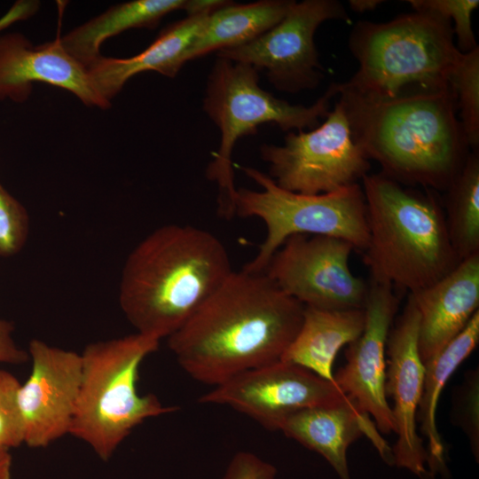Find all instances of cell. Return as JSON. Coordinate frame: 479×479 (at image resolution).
Wrapping results in <instances>:
<instances>
[{"label": "cell", "instance_id": "obj_30", "mask_svg": "<svg viewBox=\"0 0 479 479\" xmlns=\"http://www.w3.org/2000/svg\"><path fill=\"white\" fill-rule=\"evenodd\" d=\"M276 467L248 452H237L230 461L223 479H275Z\"/></svg>", "mask_w": 479, "mask_h": 479}, {"label": "cell", "instance_id": "obj_18", "mask_svg": "<svg viewBox=\"0 0 479 479\" xmlns=\"http://www.w3.org/2000/svg\"><path fill=\"white\" fill-rule=\"evenodd\" d=\"M279 430L304 447L322 455L340 479H350L347 452L362 436L369 437L388 464H394L392 450L370 417L349 399L330 405L303 408L284 419Z\"/></svg>", "mask_w": 479, "mask_h": 479}, {"label": "cell", "instance_id": "obj_5", "mask_svg": "<svg viewBox=\"0 0 479 479\" xmlns=\"http://www.w3.org/2000/svg\"><path fill=\"white\" fill-rule=\"evenodd\" d=\"M453 35L450 20L426 12L413 11L388 22L359 21L349 37L358 68L341 84L375 97H392L409 88H449L462 54Z\"/></svg>", "mask_w": 479, "mask_h": 479}, {"label": "cell", "instance_id": "obj_3", "mask_svg": "<svg viewBox=\"0 0 479 479\" xmlns=\"http://www.w3.org/2000/svg\"><path fill=\"white\" fill-rule=\"evenodd\" d=\"M232 271L216 235L189 224H165L129 254L119 303L137 333L161 341L177 331Z\"/></svg>", "mask_w": 479, "mask_h": 479}, {"label": "cell", "instance_id": "obj_32", "mask_svg": "<svg viewBox=\"0 0 479 479\" xmlns=\"http://www.w3.org/2000/svg\"><path fill=\"white\" fill-rule=\"evenodd\" d=\"M37 1H18L12 8L0 19V31L4 30L11 24L27 19L33 15L38 9Z\"/></svg>", "mask_w": 479, "mask_h": 479}, {"label": "cell", "instance_id": "obj_33", "mask_svg": "<svg viewBox=\"0 0 479 479\" xmlns=\"http://www.w3.org/2000/svg\"><path fill=\"white\" fill-rule=\"evenodd\" d=\"M9 450L0 445V479H11L12 455Z\"/></svg>", "mask_w": 479, "mask_h": 479}, {"label": "cell", "instance_id": "obj_17", "mask_svg": "<svg viewBox=\"0 0 479 479\" xmlns=\"http://www.w3.org/2000/svg\"><path fill=\"white\" fill-rule=\"evenodd\" d=\"M409 294L419 313L418 349L425 364L479 310V254L460 261L429 287Z\"/></svg>", "mask_w": 479, "mask_h": 479}, {"label": "cell", "instance_id": "obj_14", "mask_svg": "<svg viewBox=\"0 0 479 479\" xmlns=\"http://www.w3.org/2000/svg\"><path fill=\"white\" fill-rule=\"evenodd\" d=\"M29 377L19 390L24 444L46 447L69 434L82 377L81 354L33 339Z\"/></svg>", "mask_w": 479, "mask_h": 479}, {"label": "cell", "instance_id": "obj_25", "mask_svg": "<svg viewBox=\"0 0 479 479\" xmlns=\"http://www.w3.org/2000/svg\"><path fill=\"white\" fill-rule=\"evenodd\" d=\"M449 83L453 92L460 124L469 148L479 146V47L462 53Z\"/></svg>", "mask_w": 479, "mask_h": 479}, {"label": "cell", "instance_id": "obj_16", "mask_svg": "<svg viewBox=\"0 0 479 479\" xmlns=\"http://www.w3.org/2000/svg\"><path fill=\"white\" fill-rule=\"evenodd\" d=\"M35 82L66 90L88 106H111L94 88L88 68L64 49L60 37L34 45L20 33L0 35V99L22 103Z\"/></svg>", "mask_w": 479, "mask_h": 479}, {"label": "cell", "instance_id": "obj_9", "mask_svg": "<svg viewBox=\"0 0 479 479\" xmlns=\"http://www.w3.org/2000/svg\"><path fill=\"white\" fill-rule=\"evenodd\" d=\"M326 118L310 131H289L283 145L261 146L262 159L269 163V176L279 187L319 194L357 184L368 174L369 160L353 140L339 100Z\"/></svg>", "mask_w": 479, "mask_h": 479}, {"label": "cell", "instance_id": "obj_1", "mask_svg": "<svg viewBox=\"0 0 479 479\" xmlns=\"http://www.w3.org/2000/svg\"><path fill=\"white\" fill-rule=\"evenodd\" d=\"M303 310L264 272L232 271L167 338L168 346L192 378L216 387L279 361L300 329Z\"/></svg>", "mask_w": 479, "mask_h": 479}, {"label": "cell", "instance_id": "obj_2", "mask_svg": "<svg viewBox=\"0 0 479 479\" xmlns=\"http://www.w3.org/2000/svg\"><path fill=\"white\" fill-rule=\"evenodd\" d=\"M338 95L353 140L383 174L400 184L447 190L469 153L451 86L375 97L339 82Z\"/></svg>", "mask_w": 479, "mask_h": 479}, {"label": "cell", "instance_id": "obj_4", "mask_svg": "<svg viewBox=\"0 0 479 479\" xmlns=\"http://www.w3.org/2000/svg\"><path fill=\"white\" fill-rule=\"evenodd\" d=\"M368 240L362 261L370 280L413 294L459 263L444 211L431 194L404 188L381 173L362 178Z\"/></svg>", "mask_w": 479, "mask_h": 479}, {"label": "cell", "instance_id": "obj_29", "mask_svg": "<svg viewBox=\"0 0 479 479\" xmlns=\"http://www.w3.org/2000/svg\"><path fill=\"white\" fill-rule=\"evenodd\" d=\"M20 385L13 374L0 370V445L8 449L24 444V425L18 398Z\"/></svg>", "mask_w": 479, "mask_h": 479}, {"label": "cell", "instance_id": "obj_20", "mask_svg": "<svg viewBox=\"0 0 479 479\" xmlns=\"http://www.w3.org/2000/svg\"><path fill=\"white\" fill-rule=\"evenodd\" d=\"M365 322L364 308L329 310L304 306L300 329L280 360L334 382L333 365L338 352L361 335Z\"/></svg>", "mask_w": 479, "mask_h": 479}, {"label": "cell", "instance_id": "obj_15", "mask_svg": "<svg viewBox=\"0 0 479 479\" xmlns=\"http://www.w3.org/2000/svg\"><path fill=\"white\" fill-rule=\"evenodd\" d=\"M419 313L408 294L406 304L389 331L386 354L385 393L391 408L397 442L394 463L420 479H435L428 470V456L417 430V414L422 395L424 363L418 349Z\"/></svg>", "mask_w": 479, "mask_h": 479}, {"label": "cell", "instance_id": "obj_27", "mask_svg": "<svg viewBox=\"0 0 479 479\" xmlns=\"http://www.w3.org/2000/svg\"><path fill=\"white\" fill-rule=\"evenodd\" d=\"M416 12L436 14L454 21L453 34L457 36L458 50L466 53L478 45L472 28L471 17L479 6L478 0H407Z\"/></svg>", "mask_w": 479, "mask_h": 479}, {"label": "cell", "instance_id": "obj_26", "mask_svg": "<svg viewBox=\"0 0 479 479\" xmlns=\"http://www.w3.org/2000/svg\"><path fill=\"white\" fill-rule=\"evenodd\" d=\"M451 420L469 441L476 459L479 455V370L471 369L452 394Z\"/></svg>", "mask_w": 479, "mask_h": 479}, {"label": "cell", "instance_id": "obj_12", "mask_svg": "<svg viewBox=\"0 0 479 479\" xmlns=\"http://www.w3.org/2000/svg\"><path fill=\"white\" fill-rule=\"evenodd\" d=\"M347 398L334 382L279 360L236 375L200 396L199 402L227 405L267 429L279 430L284 419L296 411Z\"/></svg>", "mask_w": 479, "mask_h": 479}, {"label": "cell", "instance_id": "obj_10", "mask_svg": "<svg viewBox=\"0 0 479 479\" xmlns=\"http://www.w3.org/2000/svg\"><path fill=\"white\" fill-rule=\"evenodd\" d=\"M353 250L342 239L294 234L273 254L263 272L304 306L361 309L369 286L349 268Z\"/></svg>", "mask_w": 479, "mask_h": 479}, {"label": "cell", "instance_id": "obj_24", "mask_svg": "<svg viewBox=\"0 0 479 479\" xmlns=\"http://www.w3.org/2000/svg\"><path fill=\"white\" fill-rule=\"evenodd\" d=\"M445 222L460 261L479 254V154L469 153L447 188Z\"/></svg>", "mask_w": 479, "mask_h": 479}, {"label": "cell", "instance_id": "obj_34", "mask_svg": "<svg viewBox=\"0 0 479 479\" xmlns=\"http://www.w3.org/2000/svg\"><path fill=\"white\" fill-rule=\"evenodd\" d=\"M383 2L382 0H349V5L353 12L363 13L373 11Z\"/></svg>", "mask_w": 479, "mask_h": 479}, {"label": "cell", "instance_id": "obj_21", "mask_svg": "<svg viewBox=\"0 0 479 479\" xmlns=\"http://www.w3.org/2000/svg\"><path fill=\"white\" fill-rule=\"evenodd\" d=\"M186 0H133L111 6L60 37L64 49L86 67L100 56L108 38L130 28H153L169 12L185 10Z\"/></svg>", "mask_w": 479, "mask_h": 479}, {"label": "cell", "instance_id": "obj_22", "mask_svg": "<svg viewBox=\"0 0 479 479\" xmlns=\"http://www.w3.org/2000/svg\"><path fill=\"white\" fill-rule=\"evenodd\" d=\"M479 342V310L466 327L436 356L424 364L422 395L417 419L420 429L428 443V468L446 473L444 446L436 428V408L441 393L452 374L470 356Z\"/></svg>", "mask_w": 479, "mask_h": 479}, {"label": "cell", "instance_id": "obj_23", "mask_svg": "<svg viewBox=\"0 0 479 479\" xmlns=\"http://www.w3.org/2000/svg\"><path fill=\"white\" fill-rule=\"evenodd\" d=\"M292 0H262L246 4L230 2L208 15L187 52V61L213 51L247 43L276 26L294 4Z\"/></svg>", "mask_w": 479, "mask_h": 479}, {"label": "cell", "instance_id": "obj_11", "mask_svg": "<svg viewBox=\"0 0 479 479\" xmlns=\"http://www.w3.org/2000/svg\"><path fill=\"white\" fill-rule=\"evenodd\" d=\"M330 20L349 21L339 1H294L272 28L247 43L217 51V57L265 70L279 90H312L324 77L314 35L321 23Z\"/></svg>", "mask_w": 479, "mask_h": 479}, {"label": "cell", "instance_id": "obj_19", "mask_svg": "<svg viewBox=\"0 0 479 479\" xmlns=\"http://www.w3.org/2000/svg\"><path fill=\"white\" fill-rule=\"evenodd\" d=\"M208 15L187 16L168 26L147 48L132 57L100 56L87 67L98 93L110 103L129 79L145 71H155L168 77H175L187 62V52Z\"/></svg>", "mask_w": 479, "mask_h": 479}, {"label": "cell", "instance_id": "obj_28", "mask_svg": "<svg viewBox=\"0 0 479 479\" xmlns=\"http://www.w3.org/2000/svg\"><path fill=\"white\" fill-rule=\"evenodd\" d=\"M28 232L26 208L0 184V255L18 254L25 246Z\"/></svg>", "mask_w": 479, "mask_h": 479}, {"label": "cell", "instance_id": "obj_8", "mask_svg": "<svg viewBox=\"0 0 479 479\" xmlns=\"http://www.w3.org/2000/svg\"><path fill=\"white\" fill-rule=\"evenodd\" d=\"M241 169L261 190L237 188L234 214L259 218L266 228L263 241L244 270L263 272L273 254L294 234L335 237L347 240L361 253L365 249L366 205L360 184L309 195L279 187L269 175L256 169Z\"/></svg>", "mask_w": 479, "mask_h": 479}, {"label": "cell", "instance_id": "obj_31", "mask_svg": "<svg viewBox=\"0 0 479 479\" xmlns=\"http://www.w3.org/2000/svg\"><path fill=\"white\" fill-rule=\"evenodd\" d=\"M12 322L0 318V363L20 365L28 361V352L20 349L14 342Z\"/></svg>", "mask_w": 479, "mask_h": 479}, {"label": "cell", "instance_id": "obj_13", "mask_svg": "<svg viewBox=\"0 0 479 479\" xmlns=\"http://www.w3.org/2000/svg\"><path fill=\"white\" fill-rule=\"evenodd\" d=\"M368 286L364 330L348 345L346 363L334 373V382L359 411L373 418L381 433L390 434L395 421L385 393V355L400 296L389 285L370 280Z\"/></svg>", "mask_w": 479, "mask_h": 479}, {"label": "cell", "instance_id": "obj_6", "mask_svg": "<svg viewBox=\"0 0 479 479\" xmlns=\"http://www.w3.org/2000/svg\"><path fill=\"white\" fill-rule=\"evenodd\" d=\"M160 341L136 333L87 345L81 354L82 377L69 434L108 460L131 430L145 420L177 411L152 394L137 393L142 361Z\"/></svg>", "mask_w": 479, "mask_h": 479}, {"label": "cell", "instance_id": "obj_7", "mask_svg": "<svg viewBox=\"0 0 479 479\" xmlns=\"http://www.w3.org/2000/svg\"><path fill=\"white\" fill-rule=\"evenodd\" d=\"M258 80V71L252 66L220 57L208 80L203 109L220 130L221 142L206 175L218 186V211L225 217L234 215L237 188L232 155L237 140L268 122L288 132L314 129L339 94V82H332L311 106L292 105L263 90Z\"/></svg>", "mask_w": 479, "mask_h": 479}]
</instances>
